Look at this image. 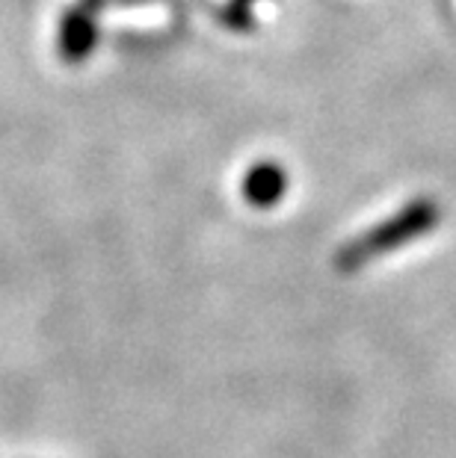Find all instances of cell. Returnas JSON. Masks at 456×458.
I'll list each match as a JSON object with an SVG mask.
<instances>
[{"label": "cell", "instance_id": "obj_1", "mask_svg": "<svg viewBox=\"0 0 456 458\" xmlns=\"http://www.w3.org/2000/svg\"><path fill=\"white\" fill-rule=\"evenodd\" d=\"M442 222L439 201L430 196L406 201L400 210H394L391 216L376 222L365 233H358L350 242H344L335 255V267L341 272H356L367 267V263L391 255L394 249H403L409 242L426 237L435 225Z\"/></svg>", "mask_w": 456, "mask_h": 458}, {"label": "cell", "instance_id": "obj_2", "mask_svg": "<svg viewBox=\"0 0 456 458\" xmlns=\"http://www.w3.org/2000/svg\"><path fill=\"white\" fill-rule=\"evenodd\" d=\"M99 6L101 0H83V4L72 6L60 24V54L63 60L81 63L83 56L92 54L95 42H99Z\"/></svg>", "mask_w": 456, "mask_h": 458}, {"label": "cell", "instance_id": "obj_3", "mask_svg": "<svg viewBox=\"0 0 456 458\" xmlns=\"http://www.w3.org/2000/svg\"><path fill=\"white\" fill-rule=\"evenodd\" d=\"M288 192V172L279 163H255L244 178V199L255 208H273Z\"/></svg>", "mask_w": 456, "mask_h": 458}, {"label": "cell", "instance_id": "obj_4", "mask_svg": "<svg viewBox=\"0 0 456 458\" xmlns=\"http://www.w3.org/2000/svg\"><path fill=\"white\" fill-rule=\"evenodd\" d=\"M217 13V18L226 27H231V30H249L252 24V13H249V4H244V0H231V4H222L213 9Z\"/></svg>", "mask_w": 456, "mask_h": 458}, {"label": "cell", "instance_id": "obj_5", "mask_svg": "<svg viewBox=\"0 0 456 458\" xmlns=\"http://www.w3.org/2000/svg\"><path fill=\"white\" fill-rule=\"evenodd\" d=\"M244 4H249V0H244Z\"/></svg>", "mask_w": 456, "mask_h": 458}]
</instances>
